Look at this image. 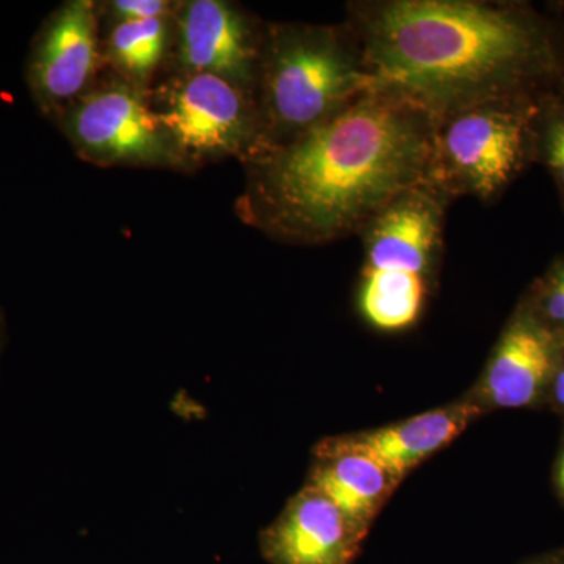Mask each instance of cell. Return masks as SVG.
Masks as SVG:
<instances>
[{
  "label": "cell",
  "mask_w": 564,
  "mask_h": 564,
  "mask_svg": "<svg viewBox=\"0 0 564 564\" xmlns=\"http://www.w3.org/2000/svg\"><path fill=\"white\" fill-rule=\"evenodd\" d=\"M345 24L373 90L434 121L481 104L564 99V24L522 3L364 0Z\"/></svg>",
  "instance_id": "6da1fadb"
},
{
  "label": "cell",
  "mask_w": 564,
  "mask_h": 564,
  "mask_svg": "<svg viewBox=\"0 0 564 564\" xmlns=\"http://www.w3.org/2000/svg\"><path fill=\"white\" fill-rule=\"evenodd\" d=\"M436 121L370 90L280 147L248 161L252 225L280 239L326 243L361 234L400 195L429 182Z\"/></svg>",
  "instance_id": "7a4b0ae2"
},
{
  "label": "cell",
  "mask_w": 564,
  "mask_h": 564,
  "mask_svg": "<svg viewBox=\"0 0 564 564\" xmlns=\"http://www.w3.org/2000/svg\"><path fill=\"white\" fill-rule=\"evenodd\" d=\"M254 99L265 148L280 147L373 90L347 24H278L265 32Z\"/></svg>",
  "instance_id": "3957f363"
},
{
  "label": "cell",
  "mask_w": 564,
  "mask_h": 564,
  "mask_svg": "<svg viewBox=\"0 0 564 564\" xmlns=\"http://www.w3.org/2000/svg\"><path fill=\"white\" fill-rule=\"evenodd\" d=\"M544 101L481 104L436 122L429 182L451 202H492L536 159V126Z\"/></svg>",
  "instance_id": "277c9868"
},
{
  "label": "cell",
  "mask_w": 564,
  "mask_h": 564,
  "mask_svg": "<svg viewBox=\"0 0 564 564\" xmlns=\"http://www.w3.org/2000/svg\"><path fill=\"white\" fill-rule=\"evenodd\" d=\"M152 110L182 159L251 161L265 148L254 96L212 74L187 73L170 82Z\"/></svg>",
  "instance_id": "5b68a950"
},
{
  "label": "cell",
  "mask_w": 564,
  "mask_h": 564,
  "mask_svg": "<svg viewBox=\"0 0 564 564\" xmlns=\"http://www.w3.org/2000/svg\"><path fill=\"white\" fill-rule=\"evenodd\" d=\"M74 148L101 165H174L182 158L144 96L132 85H110L80 96L63 111Z\"/></svg>",
  "instance_id": "8992f818"
},
{
  "label": "cell",
  "mask_w": 564,
  "mask_h": 564,
  "mask_svg": "<svg viewBox=\"0 0 564 564\" xmlns=\"http://www.w3.org/2000/svg\"><path fill=\"white\" fill-rule=\"evenodd\" d=\"M564 343L524 300L505 323L484 372L469 395L485 414L499 410H544L549 384Z\"/></svg>",
  "instance_id": "52a82bcc"
},
{
  "label": "cell",
  "mask_w": 564,
  "mask_h": 564,
  "mask_svg": "<svg viewBox=\"0 0 564 564\" xmlns=\"http://www.w3.org/2000/svg\"><path fill=\"white\" fill-rule=\"evenodd\" d=\"M451 199L430 184L393 199L362 229L361 273L415 278L432 284L444 245Z\"/></svg>",
  "instance_id": "ba28073f"
},
{
  "label": "cell",
  "mask_w": 564,
  "mask_h": 564,
  "mask_svg": "<svg viewBox=\"0 0 564 564\" xmlns=\"http://www.w3.org/2000/svg\"><path fill=\"white\" fill-rule=\"evenodd\" d=\"M263 39L250 18L221 0H193L180 14V61L187 73L231 82L254 96Z\"/></svg>",
  "instance_id": "9c48e42d"
},
{
  "label": "cell",
  "mask_w": 564,
  "mask_h": 564,
  "mask_svg": "<svg viewBox=\"0 0 564 564\" xmlns=\"http://www.w3.org/2000/svg\"><path fill=\"white\" fill-rule=\"evenodd\" d=\"M98 65V21L90 0H70L36 36L28 80L41 109L61 110L80 98Z\"/></svg>",
  "instance_id": "30bf717a"
},
{
  "label": "cell",
  "mask_w": 564,
  "mask_h": 564,
  "mask_svg": "<svg viewBox=\"0 0 564 564\" xmlns=\"http://www.w3.org/2000/svg\"><path fill=\"white\" fill-rule=\"evenodd\" d=\"M367 532L317 489L304 485L261 534L270 564H350Z\"/></svg>",
  "instance_id": "8fae6325"
},
{
  "label": "cell",
  "mask_w": 564,
  "mask_h": 564,
  "mask_svg": "<svg viewBox=\"0 0 564 564\" xmlns=\"http://www.w3.org/2000/svg\"><path fill=\"white\" fill-rule=\"evenodd\" d=\"M485 415L469 393L445 406L381 429L333 436L337 444L369 455L392 475L397 484L434 454L454 443L470 423Z\"/></svg>",
  "instance_id": "7c38bea8"
},
{
  "label": "cell",
  "mask_w": 564,
  "mask_h": 564,
  "mask_svg": "<svg viewBox=\"0 0 564 564\" xmlns=\"http://www.w3.org/2000/svg\"><path fill=\"white\" fill-rule=\"evenodd\" d=\"M307 486L332 500L352 524L369 533L399 484L369 455L325 437L314 447Z\"/></svg>",
  "instance_id": "4fadbf2b"
},
{
  "label": "cell",
  "mask_w": 564,
  "mask_h": 564,
  "mask_svg": "<svg viewBox=\"0 0 564 564\" xmlns=\"http://www.w3.org/2000/svg\"><path fill=\"white\" fill-rule=\"evenodd\" d=\"M430 285V282L415 278L361 273L359 311L364 321L380 332H403L421 317Z\"/></svg>",
  "instance_id": "5bb4252c"
},
{
  "label": "cell",
  "mask_w": 564,
  "mask_h": 564,
  "mask_svg": "<svg viewBox=\"0 0 564 564\" xmlns=\"http://www.w3.org/2000/svg\"><path fill=\"white\" fill-rule=\"evenodd\" d=\"M165 20L118 22L110 35V57L135 82L150 79L165 55Z\"/></svg>",
  "instance_id": "9a60e30c"
},
{
  "label": "cell",
  "mask_w": 564,
  "mask_h": 564,
  "mask_svg": "<svg viewBox=\"0 0 564 564\" xmlns=\"http://www.w3.org/2000/svg\"><path fill=\"white\" fill-rule=\"evenodd\" d=\"M522 300L564 343V258L538 278Z\"/></svg>",
  "instance_id": "2e32d148"
},
{
  "label": "cell",
  "mask_w": 564,
  "mask_h": 564,
  "mask_svg": "<svg viewBox=\"0 0 564 564\" xmlns=\"http://www.w3.org/2000/svg\"><path fill=\"white\" fill-rule=\"evenodd\" d=\"M554 99L541 106L536 126V158L547 166L564 203V131L554 110Z\"/></svg>",
  "instance_id": "e0dca14e"
},
{
  "label": "cell",
  "mask_w": 564,
  "mask_h": 564,
  "mask_svg": "<svg viewBox=\"0 0 564 564\" xmlns=\"http://www.w3.org/2000/svg\"><path fill=\"white\" fill-rule=\"evenodd\" d=\"M110 7L118 22L165 20L170 11L165 0H117Z\"/></svg>",
  "instance_id": "ac0fdd59"
},
{
  "label": "cell",
  "mask_w": 564,
  "mask_h": 564,
  "mask_svg": "<svg viewBox=\"0 0 564 564\" xmlns=\"http://www.w3.org/2000/svg\"><path fill=\"white\" fill-rule=\"evenodd\" d=\"M544 410H551L552 413L560 415L564 423V350L558 366H556L554 377H552L551 384H549Z\"/></svg>",
  "instance_id": "d6986e66"
},
{
  "label": "cell",
  "mask_w": 564,
  "mask_h": 564,
  "mask_svg": "<svg viewBox=\"0 0 564 564\" xmlns=\"http://www.w3.org/2000/svg\"><path fill=\"white\" fill-rule=\"evenodd\" d=\"M552 485H554L556 497L564 508V423L558 448H556L554 467H552Z\"/></svg>",
  "instance_id": "ffe728a7"
},
{
  "label": "cell",
  "mask_w": 564,
  "mask_h": 564,
  "mask_svg": "<svg viewBox=\"0 0 564 564\" xmlns=\"http://www.w3.org/2000/svg\"><path fill=\"white\" fill-rule=\"evenodd\" d=\"M524 564H564V549L563 551L551 552V554L529 560V562H525Z\"/></svg>",
  "instance_id": "44dd1931"
}]
</instances>
